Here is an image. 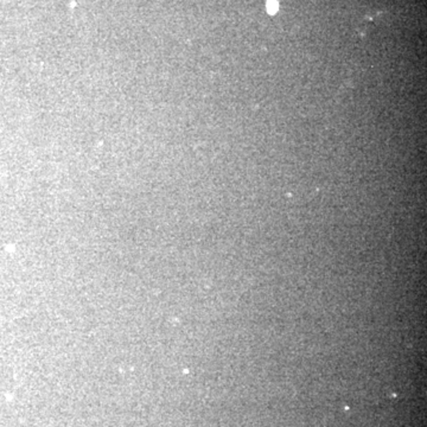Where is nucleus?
<instances>
[{"label":"nucleus","mask_w":427,"mask_h":427,"mask_svg":"<svg viewBox=\"0 0 427 427\" xmlns=\"http://www.w3.org/2000/svg\"><path fill=\"white\" fill-rule=\"evenodd\" d=\"M266 6L269 15H274L278 11V8H279V4H278V0H267Z\"/></svg>","instance_id":"1"}]
</instances>
